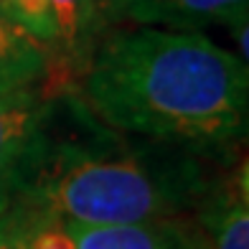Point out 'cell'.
<instances>
[{
  "label": "cell",
  "mask_w": 249,
  "mask_h": 249,
  "mask_svg": "<svg viewBox=\"0 0 249 249\" xmlns=\"http://www.w3.org/2000/svg\"><path fill=\"white\" fill-rule=\"evenodd\" d=\"M79 92L89 115L122 135L206 158L247 140V61L203 31H112L87 56Z\"/></svg>",
  "instance_id": "6da1fadb"
},
{
  "label": "cell",
  "mask_w": 249,
  "mask_h": 249,
  "mask_svg": "<svg viewBox=\"0 0 249 249\" xmlns=\"http://www.w3.org/2000/svg\"><path fill=\"white\" fill-rule=\"evenodd\" d=\"M213 178L209 158L194 150L120 140L112 127L99 135L92 122L82 135H59L53 122L51 148L23 203L59 224H135L194 213Z\"/></svg>",
  "instance_id": "7a4b0ae2"
},
{
  "label": "cell",
  "mask_w": 249,
  "mask_h": 249,
  "mask_svg": "<svg viewBox=\"0 0 249 249\" xmlns=\"http://www.w3.org/2000/svg\"><path fill=\"white\" fill-rule=\"evenodd\" d=\"M56 102L41 87L0 94V216L16 209L51 148Z\"/></svg>",
  "instance_id": "3957f363"
},
{
  "label": "cell",
  "mask_w": 249,
  "mask_h": 249,
  "mask_svg": "<svg viewBox=\"0 0 249 249\" xmlns=\"http://www.w3.org/2000/svg\"><path fill=\"white\" fill-rule=\"evenodd\" d=\"M209 249H249V173L247 158L226 176H216L194 209Z\"/></svg>",
  "instance_id": "277c9868"
},
{
  "label": "cell",
  "mask_w": 249,
  "mask_h": 249,
  "mask_svg": "<svg viewBox=\"0 0 249 249\" xmlns=\"http://www.w3.org/2000/svg\"><path fill=\"white\" fill-rule=\"evenodd\" d=\"M76 249H209L196 219L168 216L135 224H64Z\"/></svg>",
  "instance_id": "5b68a950"
},
{
  "label": "cell",
  "mask_w": 249,
  "mask_h": 249,
  "mask_svg": "<svg viewBox=\"0 0 249 249\" xmlns=\"http://www.w3.org/2000/svg\"><path fill=\"white\" fill-rule=\"evenodd\" d=\"M249 0H117V23L158 26L176 31H201L221 23L234 36L247 33Z\"/></svg>",
  "instance_id": "8992f818"
},
{
  "label": "cell",
  "mask_w": 249,
  "mask_h": 249,
  "mask_svg": "<svg viewBox=\"0 0 249 249\" xmlns=\"http://www.w3.org/2000/svg\"><path fill=\"white\" fill-rule=\"evenodd\" d=\"M56 56L0 3V94L41 87L51 76Z\"/></svg>",
  "instance_id": "52a82bcc"
},
{
  "label": "cell",
  "mask_w": 249,
  "mask_h": 249,
  "mask_svg": "<svg viewBox=\"0 0 249 249\" xmlns=\"http://www.w3.org/2000/svg\"><path fill=\"white\" fill-rule=\"evenodd\" d=\"M43 224L46 219H41L31 206L20 201L16 209L0 216V249H28L31 236Z\"/></svg>",
  "instance_id": "ba28073f"
},
{
  "label": "cell",
  "mask_w": 249,
  "mask_h": 249,
  "mask_svg": "<svg viewBox=\"0 0 249 249\" xmlns=\"http://www.w3.org/2000/svg\"><path fill=\"white\" fill-rule=\"evenodd\" d=\"M0 3L20 26L38 36L43 43H49L53 51V18L49 0H0Z\"/></svg>",
  "instance_id": "9c48e42d"
},
{
  "label": "cell",
  "mask_w": 249,
  "mask_h": 249,
  "mask_svg": "<svg viewBox=\"0 0 249 249\" xmlns=\"http://www.w3.org/2000/svg\"><path fill=\"white\" fill-rule=\"evenodd\" d=\"M82 13L89 53H92L99 33H105L112 23H117V0H82Z\"/></svg>",
  "instance_id": "30bf717a"
},
{
  "label": "cell",
  "mask_w": 249,
  "mask_h": 249,
  "mask_svg": "<svg viewBox=\"0 0 249 249\" xmlns=\"http://www.w3.org/2000/svg\"><path fill=\"white\" fill-rule=\"evenodd\" d=\"M28 249H76L71 234L64 229V224L59 221H46L38 226L36 234L31 236Z\"/></svg>",
  "instance_id": "8fae6325"
}]
</instances>
